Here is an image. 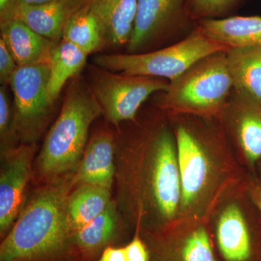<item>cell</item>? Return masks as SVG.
Returning a JSON list of instances; mask_svg holds the SVG:
<instances>
[{"label":"cell","instance_id":"obj_1","mask_svg":"<svg viewBox=\"0 0 261 261\" xmlns=\"http://www.w3.org/2000/svg\"><path fill=\"white\" fill-rule=\"evenodd\" d=\"M74 175L58 177L34 195L0 245V261H83L67 214Z\"/></svg>","mask_w":261,"mask_h":261},{"label":"cell","instance_id":"obj_2","mask_svg":"<svg viewBox=\"0 0 261 261\" xmlns=\"http://www.w3.org/2000/svg\"><path fill=\"white\" fill-rule=\"evenodd\" d=\"M102 113L90 87L81 82L73 84L38 158L40 174L54 178L77 168L84 153L91 124Z\"/></svg>","mask_w":261,"mask_h":261},{"label":"cell","instance_id":"obj_3","mask_svg":"<svg viewBox=\"0 0 261 261\" xmlns=\"http://www.w3.org/2000/svg\"><path fill=\"white\" fill-rule=\"evenodd\" d=\"M226 51L202 58L170 81L158 106L173 115L219 118L233 89Z\"/></svg>","mask_w":261,"mask_h":261},{"label":"cell","instance_id":"obj_4","mask_svg":"<svg viewBox=\"0 0 261 261\" xmlns=\"http://www.w3.org/2000/svg\"><path fill=\"white\" fill-rule=\"evenodd\" d=\"M177 116L174 132L181 183L180 210L195 212L213 191L217 178L216 150L221 137L202 124V117Z\"/></svg>","mask_w":261,"mask_h":261},{"label":"cell","instance_id":"obj_5","mask_svg":"<svg viewBox=\"0 0 261 261\" xmlns=\"http://www.w3.org/2000/svg\"><path fill=\"white\" fill-rule=\"evenodd\" d=\"M228 50L206 37L196 25L186 37L171 45L145 53L100 55L94 58V63L114 73L155 77L170 82L202 58Z\"/></svg>","mask_w":261,"mask_h":261},{"label":"cell","instance_id":"obj_6","mask_svg":"<svg viewBox=\"0 0 261 261\" xmlns=\"http://www.w3.org/2000/svg\"><path fill=\"white\" fill-rule=\"evenodd\" d=\"M141 190L161 221H171L180 210L181 183L174 132L161 126L144 142Z\"/></svg>","mask_w":261,"mask_h":261},{"label":"cell","instance_id":"obj_7","mask_svg":"<svg viewBox=\"0 0 261 261\" xmlns=\"http://www.w3.org/2000/svg\"><path fill=\"white\" fill-rule=\"evenodd\" d=\"M90 89L108 121L118 126L135 121L142 105L152 94L167 90L169 82L145 75L114 73L93 67Z\"/></svg>","mask_w":261,"mask_h":261},{"label":"cell","instance_id":"obj_8","mask_svg":"<svg viewBox=\"0 0 261 261\" xmlns=\"http://www.w3.org/2000/svg\"><path fill=\"white\" fill-rule=\"evenodd\" d=\"M188 5L189 0H138L127 53L154 50L186 37L187 23L192 21Z\"/></svg>","mask_w":261,"mask_h":261},{"label":"cell","instance_id":"obj_9","mask_svg":"<svg viewBox=\"0 0 261 261\" xmlns=\"http://www.w3.org/2000/svg\"><path fill=\"white\" fill-rule=\"evenodd\" d=\"M49 63L18 67L10 81L18 139L30 143L39 138L51 107L48 94Z\"/></svg>","mask_w":261,"mask_h":261},{"label":"cell","instance_id":"obj_10","mask_svg":"<svg viewBox=\"0 0 261 261\" xmlns=\"http://www.w3.org/2000/svg\"><path fill=\"white\" fill-rule=\"evenodd\" d=\"M35 147L16 146L1 152L0 171V233L6 236L11 229L23 202L30 177Z\"/></svg>","mask_w":261,"mask_h":261},{"label":"cell","instance_id":"obj_11","mask_svg":"<svg viewBox=\"0 0 261 261\" xmlns=\"http://www.w3.org/2000/svg\"><path fill=\"white\" fill-rule=\"evenodd\" d=\"M250 164L261 159V102L232 89L219 116Z\"/></svg>","mask_w":261,"mask_h":261},{"label":"cell","instance_id":"obj_12","mask_svg":"<svg viewBox=\"0 0 261 261\" xmlns=\"http://www.w3.org/2000/svg\"><path fill=\"white\" fill-rule=\"evenodd\" d=\"M145 243L152 261H216L208 233L203 226L149 233Z\"/></svg>","mask_w":261,"mask_h":261},{"label":"cell","instance_id":"obj_13","mask_svg":"<svg viewBox=\"0 0 261 261\" xmlns=\"http://www.w3.org/2000/svg\"><path fill=\"white\" fill-rule=\"evenodd\" d=\"M206 37L228 49L261 48V17L230 16L196 22Z\"/></svg>","mask_w":261,"mask_h":261},{"label":"cell","instance_id":"obj_14","mask_svg":"<svg viewBox=\"0 0 261 261\" xmlns=\"http://www.w3.org/2000/svg\"><path fill=\"white\" fill-rule=\"evenodd\" d=\"M1 39L18 67L49 63L51 42L32 30L18 18L0 22Z\"/></svg>","mask_w":261,"mask_h":261},{"label":"cell","instance_id":"obj_15","mask_svg":"<svg viewBox=\"0 0 261 261\" xmlns=\"http://www.w3.org/2000/svg\"><path fill=\"white\" fill-rule=\"evenodd\" d=\"M84 5L85 0H53L43 5H20L17 18L39 35L58 43L65 24Z\"/></svg>","mask_w":261,"mask_h":261},{"label":"cell","instance_id":"obj_16","mask_svg":"<svg viewBox=\"0 0 261 261\" xmlns=\"http://www.w3.org/2000/svg\"><path fill=\"white\" fill-rule=\"evenodd\" d=\"M114 139L100 132L92 137L74 173L75 184L92 185L111 190L115 174Z\"/></svg>","mask_w":261,"mask_h":261},{"label":"cell","instance_id":"obj_17","mask_svg":"<svg viewBox=\"0 0 261 261\" xmlns=\"http://www.w3.org/2000/svg\"><path fill=\"white\" fill-rule=\"evenodd\" d=\"M104 27L108 44L128 45L135 28L138 0H85Z\"/></svg>","mask_w":261,"mask_h":261},{"label":"cell","instance_id":"obj_18","mask_svg":"<svg viewBox=\"0 0 261 261\" xmlns=\"http://www.w3.org/2000/svg\"><path fill=\"white\" fill-rule=\"evenodd\" d=\"M220 252L226 261H247L251 255L250 233L241 210L230 204L220 214L216 226Z\"/></svg>","mask_w":261,"mask_h":261},{"label":"cell","instance_id":"obj_19","mask_svg":"<svg viewBox=\"0 0 261 261\" xmlns=\"http://www.w3.org/2000/svg\"><path fill=\"white\" fill-rule=\"evenodd\" d=\"M117 228L116 207L111 202L97 217L73 231L72 242L82 260L92 261L106 247L111 246L116 238Z\"/></svg>","mask_w":261,"mask_h":261},{"label":"cell","instance_id":"obj_20","mask_svg":"<svg viewBox=\"0 0 261 261\" xmlns=\"http://www.w3.org/2000/svg\"><path fill=\"white\" fill-rule=\"evenodd\" d=\"M233 89L261 102V48L226 51Z\"/></svg>","mask_w":261,"mask_h":261},{"label":"cell","instance_id":"obj_21","mask_svg":"<svg viewBox=\"0 0 261 261\" xmlns=\"http://www.w3.org/2000/svg\"><path fill=\"white\" fill-rule=\"evenodd\" d=\"M87 56L71 43L62 40L57 43L49 58L48 94L54 103L59 98L62 89L70 79L80 73L87 63Z\"/></svg>","mask_w":261,"mask_h":261},{"label":"cell","instance_id":"obj_22","mask_svg":"<svg viewBox=\"0 0 261 261\" xmlns=\"http://www.w3.org/2000/svg\"><path fill=\"white\" fill-rule=\"evenodd\" d=\"M62 39L71 43L88 56L108 44L102 23L86 4L65 24Z\"/></svg>","mask_w":261,"mask_h":261},{"label":"cell","instance_id":"obj_23","mask_svg":"<svg viewBox=\"0 0 261 261\" xmlns=\"http://www.w3.org/2000/svg\"><path fill=\"white\" fill-rule=\"evenodd\" d=\"M111 190L92 185H80L70 194L67 214L72 232L100 214L111 201Z\"/></svg>","mask_w":261,"mask_h":261},{"label":"cell","instance_id":"obj_24","mask_svg":"<svg viewBox=\"0 0 261 261\" xmlns=\"http://www.w3.org/2000/svg\"><path fill=\"white\" fill-rule=\"evenodd\" d=\"M7 86L0 87V145L1 152L16 147L18 137L15 129L13 106Z\"/></svg>","mask_w":261,"mask_h":261},{"label":"cell","instance_id":"obj_25","mask_svg":"<svg viewBox=\"0 0 261 261\" xmlns=\"http://www.w3.org/2000/svg\"><path fill=\"white\" fill-rule=\"evenodd\" d=\"M242 0H189V13L192 21L224 18Z\"/></svg>","mask_w":261,"mask_h":261},{"label":"cell","instance_id":"obj_26","mask_svg":"<svg viewBox=\"0 0 261 261\" xmlns=\"http://www.w3.org/2000/svg\"><path fill=\"white\" fill-rule=\"evenodd\" d=\"M18 68L14 58L10 54L4 42L0 39V83L1 86L9 84L12 76Z\"/></svg>","mask_w":261,"mask_h":261},{"label":"cell","instance_id":"obj_27","mask_svg":"<svg viewBox=\"0 0 261 261\" xmlns=\"http://www.w3.org/2000/svg\"><path fill=\"white\" fill-rule=\"evenodd\" d=\"M125 247L127 261H150V252L138 233Z\"/></svg>","mask_w":261,"mask_h":261},{"label":"cell","instance_id":"obj_28","mask_svg":"<svg viewBox=\"0 0 261 261\" xmlns=\"http://www.w3.org/2000/svg\"><path fill=\"white\" fill-rule=\"evenodd\" d=\"M95 261H127L125 247H106Z\"/></svg>","mask_w":261,"mask_h":261},{"label":"cell","instance_id":"obj_29","mask_svg":"<svg viewBox=\"0 0 261 261\" xmlns=\"http://www.w3.org/2000/svg\"><path fill=\"white\" fill-rule=\"evenodd\" d=\"M18 0H0V22L17 18Z\"/></svg>","mask_w":261,"mask_h":261},{"label":"cell","instance_id":"obj_30","mask_svg":"<svg viewBox=\"0 0 261 261\" xmlns=\"http://www.w3.org/2000/svg\"><path fill=\"white\" fill-rule=\"evenodd\" d=\"M250 192L254 204L256 205V207L261 213V166L259 177L252 184L251 187H250Z\"/></svg>","mask_w":261,"mask_h":261},{"label":"cell","instance_id":"obj_31","mask_svg":"<svg viewBox=\"0 0 261 261\" xmlns=\"http://www.w3.org/2000/svg\"><path fill=\"white\" fill-rule=\"evenodd\" d=\"M53 0H18V6L20 5H39L45 4ZM19 8V7H18Z\"/></svg>","mask_w":261,"mask_h":261}]
</instances>
